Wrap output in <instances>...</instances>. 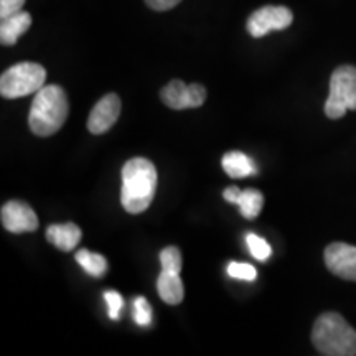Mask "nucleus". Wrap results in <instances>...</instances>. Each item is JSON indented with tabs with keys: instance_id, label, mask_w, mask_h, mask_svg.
Listing matches in <instances>:
<instances>
[{
	"instance_id": "nucleus-1",
	"label": "nucleus",
	"mask_w": 356,
	"mask_h": 356,
	"mask_svg": "<svg viewBox=\"0 0 356 356\" xmlns=\"http://www.w3.org/2000/svg\"><path fill=\"white\" fill-rule=\"evenodd\" d=\"M157 188V170L150 160L136 157L122 167V208L131 215H139L150 207Z\"/></svg>"
},
{
	"instance_id": "nucleus-2",
	"label": "nucleus",
	"mask_w": 356,
	"mask_h": 356,
	"mask_svg": "<svg viewBox=\"0 0 356 356\" xmlns=\"http://www.w3.org/2000/svg\"><path fill=\"white\" fill-rule=\"evenodd\" d=\"M70 113L68 96L58 84L43 86L35 92L29 126L35 136L50 137L63 127Z\"/></svg>"
},
{
	"instance_id": "nucleus-3",
	"label": "nucleus",
	"mask_w": 356,
	"mask_h": 356,
	"mask_svg": "<svg viewBox=\"0 0 356 356\" xmlns=\"http://www.w3.org/2000/svg\"><path fill=\"white\" fill-rule=\"evenodd\" d=\"M312 341L320 355L356 356V330L335 312H325L315 320Z\"/></svg>"
},
{
	"instance_id": "nucleus-4",
	"label": "nucleus",
	"mask_w": 356,
	"mask_h": 356,
	"mask_svg": "<svg viewBox=\"0 0 356 356\" xmlns=\"http://www.w3.org/2000/svg\"><path fill=\"white\" fill-rule=\"evenodd\" d=\"M44 81L47 70L42 65L32 61L13 65L0 76V95L7 99H19L38 92L44 86Z\"/></svg>"
},
{
	"instance_id": "nucleus-5",
	"label": "nucleus",
	"mask_w": 356,
	"mask_h": 356,
	"mask_svg": "<svg viewBox=\"0 0 356 356\" xmlns=\"http://www.w3.org/2000/svg\"><path fill=\"white\" fill-rule=\"evenodd\" d=\"M348 111H356V66L345 65L333 71L325 114L330 119H340Z\"/></svg>"
},
{
	"instance_id": "nucleus-6",
	"label": "nucleus",
	"mask_w": 356,
	"mask_h": 356,
	"mask_svg": "<svg viewBox=\"0 0 356 356\" xmlns=\"http://www.w3.org/2000/svg\"><path fill=\"white\" fill-rule=\"evenodd\" d=\"M293 15L291 8L282 6H266L251 13L246 29L251 37L261 38L270 32H279L291 26Z\"/></svg>"
},
{
	"instance_id": "nucleus-7",
	"label": "nucleus",
	"mask_w": 356,
	"mask_h": 356,
	"mask_svg": "<svg viewBox=\"0 0 356 356\" xmlns=\"http://www.w3.org/2000/svg\"><path fill=\"white\" fill-rule=\"evenodd\" d=\"M163 104L170 109L200 108L207 99V89L202 84H185L180 79H173L160 92Z\"/></svg>"
},
{
	"instance_id": "nucleus-8",
	"label": "nucleus",
	"mask_w": 356,
	"mask_h": 356,
	"mask_svg": "<svg viewBox=\"0 0 356 356\" xmlns=\"http://www.w3.org/2000/svg\"><path fill=\"white\" fill-rule=\"evenodd\" d=\"M325 264L337 277L356 282V246L332 243L325 249Z\"/></svg>"
},
{
	"instance_id": "nucleus-9",
	"label": "nucleus",
	"mask_w": 356,
	"mask_h": 356,
	"mask_svg": "<svg viewBox=\"0 0 356 356\" xmlns=\"http://www.w3.org/2000/svg\"><path fill=\"white\" fill-rule=\"evenodd\" d=\"M2 226L10 233H32L38 228V218L30 204L25 202H7L0 211Z\"/></svg>"
},
{
	"instance_id": "nucleus-10",
	"label": "nucleus",
	"mask_w": 356,
	"mask_h": 356,
	"mask_svg": "<svg viewBox=\"0 0 356 356\" xmlns=\"http://www.w3.org/2000/svg\"><path fill=\"white\" fill-rule=\"evenodd\" d=\"M121 114V99L118 95L111 92L101 97L92 108L88 119V129L91 134H104L118 122Z\"/></svg>"
},
{
	"instance_id": "nucleus-11",
	"label": "nucleus",
	"mask_w": 356,
	"mask_h": 356,
	"mask_svg": "<svg viewBox=\"0 0 356 356\" xmlns=\"http://www.w3.org/2000/svg\"><path fill=\"white\" fill-rule=\"evenodd\" d=\"M47 239L60 251H73L81 241V229L74 222H65V225H51L47 228Z\"/></svg>"
},
{
	"instance_id": "nucleus-12",
	"label": "nucleus",
	"mask_w": 356,
	"mask_h": 356,
	"mask_svg": "<svg viewBox=\"0 0 356 356\" xmlns=\"http://www.w3.org/2000/svg\"><path fill=\"white\" fill-rule=\"evenodd\" d=\"M157 292L165 304L178 305L181 304L185 296L184 282L180 279V273H173V270H163L160 273L157 279Z\"/></svg>"
},
{
	"instance_id": "nucleus-13",
	"label": "nucleus",
	"mask_w": 356,
	"mask_h": 356,
	"mask_svg": "<svg viewBox=\"0 0 356 356\" xmlns=\"http://www.w3.org/2000/svg\"><path fill=\"white\" fill-rule=\"evenodd\" d=\"M0 20H2L0 22V42H2V44H15L17 40L32 25V15L25 10L17 12Z\"/></svg>"
},
{
	"instance_id": "nucleus-14",
	"label": "nucleus",
	"mask_w": 356,
	"mask_h": 356,
	"mask_svg": "<svg viewBox=\"0 0 356 356\" xmlns=\"http://www.w3.org/2000/svg\"><path fill=\"white\" fill-rule=\"evenodd\" d=\"M222 170L231 178H244L251 177L257 173V167L254 160L248 157L246 154L238 152V150H231V152H226L221 159Z\"/></svg>"
},
{
	"instance_id": "nucleus-15",
	"label": "nucleus",
	"mask_w": 356,
	"mask_h": 356,
	"mask_svg": "<svg viewBox=\"0 0 356 356\" xmlns=\"http://www.w3.org/2000/svg\"><path fill=\"white\" fill-rule=\"evenodd\" d=\"M234 204H238L241 215L246 220H254L259 216L262 210V204H264V195L259 190H241L239 191L238 198H236Z\"/></svg>"
},
{
	"instance_id": "nucleus-16",
	"label": "nucleus",
	"mask_w": 356,
	"mask_h": 356,
	"mask_svg": "<svg viewBox=\"0 0 356 356\" xmlns=\"http://www.w3.org/2000/svg\"><path fill=\"white\" fill-rule=\"evenodd\" d=\"M74 257H76L78 264L92 277H102L108 273V261L104 256L88 251V249H79Z\"/></svg>"
},
{
	"instance_id": "nucleus-17",
	"label": "nucleus",
	"mask_w": 356,
	"mask_h": 356,
	"mask_svg": "<svg viewBox=\"0 0 356 356\" xmlns=\"http://www.w3.org/2000/svg\"><path fill=\"white\" fill-rule=\"evenodd\" d=\"M246 244L252 257L261 262H266L270 257V254H273V248H270V244L267 243L264 238H261V236H257L254 233H249L246 236Z\"/></svg>"
},
{
	"instance_id": "nucleus-18",
	"label": "nucleus",
	"mask_w": 356,
	"mask_h": 356,
	"mask_svg": "<svg viewBox=\"0 0 356 356\" xmlns=\"http://www.w3.org/2000/svg\"><path fill=\"white\" fill-rule=\"evenodd\" d=\"M160 262H162L163 270H173L180 273L181 270V252L175 246H168L160 252Z\"/></svg>"
},
{
	"instance_id": "nucleus-19",
	"label": "nucleus",
	"mask_w": 356,
	"mask_h": 356,
	"mask_svg": "<svg viewBox=\"0 0 356 356\" xmlns=\"http://www.w3.org/2000/svg\"><path fill=\"white\" fill-rule=\"evenodd\" d=\"M228 275L233 279L252 282L257 277V270L254 266L248 264V262H231L228 266Z\"/></svg>"
},
{
	"instance_id": "nucleus-20",
	"label": "nucleus",
	"mask_w": 356,
	"mask_h": 356,
	"mask_svg": "<svg viewBox=\"0 0 356 356\" xmlns=\"http://www.w3.org/2000/svg\"><path fill=\"white\" fill-rule=\"evenodd\" d=\"M134 320L140 327H147V325L152 323V309H150V304L145 297H137L134 300Z\"/></svg>"
},
{
	"instance_id": "nucleus-21",
	"label": "nucleus",
	"mask_w": 356,
	"mask_h": 356,
	"mask_svg": "<svg viewBox=\"0 0 356 356\" xmlns=\"http://www.w3.org/2000/svg\"><path fill=\"white\" fill-rule=\"evenodd\" d=\"M104 300H106V304H108L109 318L119 320V317H121V310L124 307V300H122L121 293L115 292V291L104 292Z\"/></svg>"
},
{
	"instance_id": "nucleus-22",
	"label": "nucleus",
	"mask_w": 356,
	"mask_h": 356,
	"mask_svg": "<svg viewBox=\"0 0 356 356\" xmlns=\"http://www.w3.org/2000/svg\"><path fill=\"white\" fill-rule=\"evenodd\" d=\"M25 0H0V19H6L13 13L22 12Z\"/></svg>"
},
{
	"instance_id": "nucleus-23",
	"label": "nucleus",
	"mask_w": 356,
	"mask_h": 356,
	"mask_svg": "<svg viewBox=\"0 0 356 356\" xmlns=\"http://www.w3.org/2000/svg\"><path fill=\"white\" fill-rule=\"evenodd\" d=\"M181 0H145V3L149 6L152 10L157 12H165L170 10V8L177 7Z\"/></svg>"
},
{
	"instance_id": "nucleus-24",
	"label": "nucleus",
	"mask_w": 356,
	"mask_h": 356,
	"mask_svg": "<svg viewBox=\"0 0 356 356\" xmlns=\"http://www.w3.org/2000/svg\"><path fill=\"white\" fill-rule=\"evenodd\" d=\"M239 191H241V190H239L238 186H229V188H226L225 191H222V198H225L228 203L234 204L236 198H238V195H239Z\"/></svg>"
}]
</instances>
